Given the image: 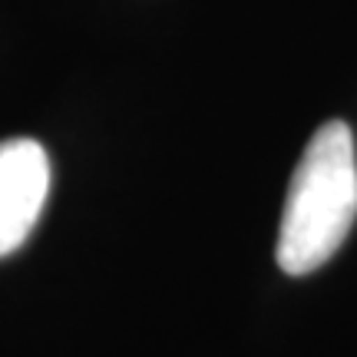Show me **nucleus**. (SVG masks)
<instances>
[{"label": "nucleus", "mask_w": 357, "mask_h": 357, "mask_svg": "<svg viewBox=\"0 0 357 357\" xmlns=\"http://www.w3.org/2000/svg\"><path fill=\"white\" fill-rule=\"evenodd\" d=\"M357 218V153L347 123L331 119L311 136L281 208V271L311 275L344 245Z\"/></svg>", "instance_id": "1"}, {"label": "nucleus", "mask_w": 357, "mask_h": 357, "mask_svg": "<svg viewBox=\"0 0 357 357\" xmlns=\"http://www.w3.org/2000/svg\"><path fill=\"white\" fill-rule=\"evenodd\" d=\"M50 192V159L37 139L0 142V258L33 231Z\"/></svg>", "instance_id": "2"}]
</instances>
